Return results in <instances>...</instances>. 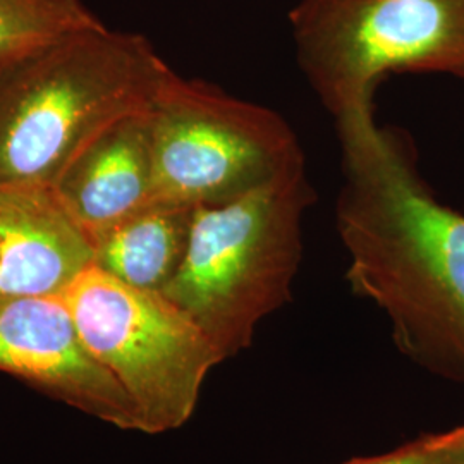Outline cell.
<instances>
[{
    "mask_svg": "<svg viewBox=\"0 0 464 464\" xmlns=\"http://www.w3.org/2000/svg\"><path fill=\"white\" fill-rule=\"evenodd\" d=\"M335 224L353 293L389 318L402 354L464 383V216L440 203L402 136L373 112L337 122Z\"/></svg>",
    "mask_w": 464,
    "mask_h": 464,
    "instance_id": "6da1fadb",
    "label": "cell"
},
{
    "mask_svg": "<svg viewBox=\"0 0 464 464\" xmlns=\"http://www.w3.org/2000/svg\"><path fill=\"white\" fill-rule=\"evenodd\" d=\"M172 72L147 36L105 23L0 69V184L53 186L97 134L151 111Z\"/></svg>",
    "mask_w": 464,
    "mask_h": 464,
    "instance_id": "7a4b0ae2",
    "label": "cell"
},
{
    "mask_svg": "<svg viewBox=\"0 0 464 464\" xmlns=\"http://www.w3.org/2000/svg\"><path fill=\"white\" fill-rule=\"evenodd\" d=\"M315 201L306 167L241 198L195 210L183 266L162 295L189 316L224 360L293 296L303 218Z\"/></svg>",
    "mask_w": 464,
    "mask_h": 464,
    "instance_id": "3957f363",
    "label": "cell"
},
{
    "mask_svg": "<svg viewBox=\"0 0 464 464\" xmlns=\"http://www.w3.org/2000/svg\"><path fill=\"white\" fill-rule=\"evenodd\" d=\"M298 66L335 122L373 112L392 72L464 78V0H299Z\"/></svg>",
    "mask_w": 464,
    "mask_h": 464,
    "instance_id": "277c9868",
    "label": "cell"
},
{
    "mask_svg": "<svg viewBox=\"0 0 464 464\" xmlns=\"http://www.w3.org/2000/svg\"><path fill=\"white\" fill-rule=\"evenodd\" d=\"M150 138L153 199L191 208L229 203L306 167L276 111L178 72L150 111Z\"/></svg>",
    "mask_w": 464,
    "mask_h": 464,
    "instance_id": "5b68a950",
    "label": "cell"
},
{
    "mask_svg": "<svg viewBox=\"0 0 464 464\" xmlns=\"http://www.w3.org/2000/svg\"><path fill=\"white\" fill-rule=\"evenodd\" d=\"M61 298L88 351L133 402L141 433L181 429L203 382L224 362L198 325L162 293L88 266Z\"/></svg>",
    "mask_w": 464,
    "mask_h": 464,
    "instance_id": "8992f818",
    "label": "cell"
},
{
    "mask_svg": "<svg viewBox=\"0 0 464 464\" xmlns=\"http://www.w3.org/2000/svg\"><path fill=\"white\" fill-rule=\"evenodd\" d=\"M0 372L121 430L140 431L133 402L84 346L61 296L0 295Z\"/></svg>",
    "mask_w": 464,
    "mask_h": 464,
    "instance_id": "52a82bcc",
    "label": "cell"
},
{
    "mask_svg": "<svg viewBox=\"0 0 464 464\" xmlns=\"http://www.w3.org/2000/svg\"><path fill=\"white\" fill-rule=\"evenodd\" d=\"M93 258L52 186L0 184V295L63 296Z\"/></svg>",
    "mask_w": 464,
    "mask_h": 464,
    "instance_id": "ba28073f",
    "label": "cell"
},
{
    "mask_svg": "<svg viewBox=\"0 0 464 464\" xmlns=\"http://www.w3.org/2000/svg\"><path fill=\"white\" fill-rule=\"evenodd\" d=\"M52 188L90 239L155 201L150 111L97 134Z\"/></svg>",
    "mask_w": 464,
    "mask_h": 464,
    "instance_id": "9c48e42d",
    "label": "cell"
},
{
    "mask_svg": "<svg viewBox=\"0 0 464 464\" xmlns=\"http://www.w3.org/2000/svg\"><path fill=\"white\" fill-rule=\"evenodd\" d=\"M195 210L151 201L92 239L93 266L138 289L162 293L183 266Z\"/></svg>",
    "mask_w": 464,
    "mask_h": 464,
    "instance_id": "30bf717a",
    "label": "cell"
},
{
    "mask_svg": "<svg viewBox=\"0 0 464 464\" xmlns=\"http://www.w3.org/2000/svg\"><path fill=\"white\" fill-rule=\"evenodd\" d=\"M100 24L83 0H0V69Z\"/></svg>",
    "mask_w": 464,
    "mask_h": 464,
    "instance_id": "8fae6325",
    "label": "cell"
},
{
    "mask_svg": "<svg viewBox=\"0 0 464 464\" xmlns=\"http://www.w3.org/2000/svg\"><path fill=\"white\" fill-rule=\"evenodd\" d=\"M344 464H464L454 431L430 433L381 456L358 458Z\"/></svg>",
    "mask_w": 464,
    "mask_h": 464,
    "instance_id": "7c38bea8",
    "label": "cell"
},
{
    "mask_svg": "<svg viewBox=\"0 0 464 464\" xmlns=\"http://www.w3.org/2000/svg\"><path fill=\"white\" fill-rule=\"evenodd\" d=\"M454 431V435H456V440H458V444H459V448L463 450L464 454V425L461 427H456V429H452Z\"/></svg>",
    "mask_w": 464,
    "mask_h": 464,
    "instance_id": "4fadbf2b",
    "label": "cell"
}]
</instances>
